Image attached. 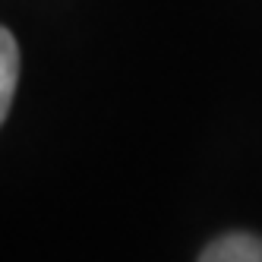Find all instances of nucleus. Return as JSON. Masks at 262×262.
Segmentation results:
<instances>
[{
	"label": "nucleus",
	"instance_id": "nucleus-1",
	"mask_svg": "<svg viewBox=\"0 0 262 262\" xmlns=\"http://www.w3.org/2000/svg\"><path fill=\"white\" fill-rule=\"evenodd\" d=\"M199 262H262V237L224 234L202 250Z\"/></svg>",
	"mask_w": 262,
	"mask_h": 262
},
{
	"label": "nucleus",
	"instance_id": "nucleus-2",
	"mask_svg": "<svg viewBox=\"0 0 262 262\" xmlns=\"http://www.w3.org/2000/svg\"><path fill=\"white\" fill-rule=\"evenodd\" d=\"M16 82H19V45H16L13 32L0 26V123L10 114Z\"/></svg>",
	"mask_w": 262,
	"mask_h": 262
}]
</instances>
